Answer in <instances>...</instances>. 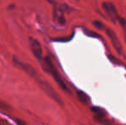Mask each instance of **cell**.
Segmentation results:
<instances>
[{"instance_id": "6da1fadb", "label": "cell", "mask_w": 126, "mask_h": 125, "mask_svg": "<svg viewBox=\"0 0 126 125\" xmlns=\"http://www.w3.org/2000/svg\"><path fill=\"white\" fill-rule=\"evenodd\" d=\"M40 63H41V67L44 69V71L50 74L51 76H52V78L54 79L55 82H57V84H58L63 91H65L66 93H70V89L68 88L66 84L64 83L63 80L62 79L61 75H59L58 69H57L56 67L54 66V64H53L52 61L51 60L50 57H43V59H42Z\"/></svg>"}, {"instance_id": "7a4b0ae2", "label": "cell", "mask_w": 126, "mask_h": 125, "mask_svg": "<svg viewBox=\"0 0 126 125\" xmlns=\"http://www.w3.org/2000/svg\"><path fill=\"white\" fill-rule=\"evenodd\" d=\"M33 79L36 81V82L38 83V85L40 86V88H41L42 90L46 93V94L48 95L50 98H52L53 100H55V101H56L58 104H59L60 105H63V100L61 99L60 96L57 94L56 91L53 89V87H51L48 82H47L46 81L40 79V77H39L38 74H37V75L33 77Z\"/></svg>"}, {"instance_id": "3957f363", "label": "cell", "mask_w": 126, "mask_h": 125, "mask_svg": "<svg viewBox=\"0 0 126 125\" xmlns=\"http://www.w3.org/2000/svg\"><path fill=\"white\" fill-rule=\"evenodd\" d=\"M28 44H29V48L33 55L39 62H40L43 59V51H42L41 45L39 42V40H37L36 39L33 38V37H29Z\"/></svg>"}, {"instance_id": "277c9868", "label": "cell", "mask_w": 126, "mask_h": 125, "mask_svg": "<svg viewBox=\"0 0 126 125\" xmlns=\"http://www.w3.org/2000/svg\"><path fill=\"white\" fill-rule=\"evenodd\" d=\"M102 8L104 10L105 13L106 14V15L111 19V22H116L118 21L119 15H118L117 9L113 3H110V2H104L102 3Z\"/></svg>"}, {"instance_id": "5b68a950", "label": "cell", "mask_w": 126, "mask_h": 125, "mask_svg": "<svg viewBox=\"0 0 126 125\" xmlns=\"http://www.w3.org/2000/svg\"><path fill=\"white\" fill-rule=\"evenodd\" d=\"M13 61H14V63H15L16 66L23 70L27 75H28L30 77L33 78V77L37 75V72H36V70H35V69L33 68L32 65H30L29 63L22 62V61H21L20 59L17 58L16 57H13Z\"/></svg>"}, {"instance_id": "8992f818", "label": "cell", "mask_w": 126, "mask_h": 125, "mask_svg": "<svg viewBox=\"0 0 126 125\" xmlns=\"http://www.w3.org/2000/svg\"><path fill=\"white\" fill-rule=\"evenodd\" d=\"M106 34H107V36L109 37V39L111 40V43H112V45L114 46V48L116 49L118 53L121 54L122 50H123V46H122V44H121V42H120L119 39L117 36V34L110 28L106 29Z\"/></svg>"}, {"instance_id": "52a82bcc", "label": "cell", "mask_w": 126, "mask_h": 125, "mask_svg": "<svg viewBox=\"0 0 126 125\" xmlns=\"http://www.w3.org/2000/svg\"><path fill=\"white\" fill-rule=\"evenodd\" d=\"M54 19L61 25L65 23V18L63 16V10L62 8H56L54 10Z\"/></svg>"}, {"instance_id": "ba28073f", "label": "cell", "mask_w": 126, "mask_h": 125, "mask_svg": "<svg viewBox=\"0 0 126 125\" xmlns=\"http://www.w3.org/2000/svg\"><path fill=\"white\" fill-rule=\"evenodd\" d=\"M76 94H77V98H78V99H79V101L81 102L82 104H84V105H89V104L91 103V98H90V97L88 96L86 93L83 92V91H81V90L77 91Z\"/></svg>"}, {"instance_id": "9c48e42d", "label": "cell", "mask_w": 126, "mask_h": 125, "mask_svg": "<svg viewBox=\"0 0 126 125\" xmlns=\"http://www.w3.org/2000/svg\"><path fill=\"white\" fill-rule=\"evenodd\" d=\"M94 120L95 122L99 123V124H102V125H111V122L108 119L107 115H104V116H94Z\"/></svg>"}, {"instance_id": "30bf717a", "label": "cell", "mask_w": 126, "mask_h": 125, "mask_svg": "<svg viewBox=\"0 0 126 125\" xmlns=\"http://www.w3.org/2000/svg\"><path fill=\"white\" fill-rule=\"evenodd\" d=\"M91 111H93V113L94 114V116H104L106 115V111L103 108L99 106H93L91 107Z\"/></svg>"}, {"instance_id": "8fae6325", "label": "cell", "mask_w": 126, "mask_h": 125, "mask_svg": "<svg viewBox=\"0 0 126 125\" xmlns=\"http://www.w3.org/2000/svg\"><path fill=\"white\" fill-rule=\"evenodd\" d=\"M118 21L119 22L120 25H121L122 28L124 29V32H125V42H126V20L123 17H118Z\"/></svg>"}, {"instance_id": "7c38bea8", "label": "cell", "mask_w": 126, "mask_h": 125, "mask_svg": "<svg viewBox=\"0 0 126 125\" xmlns=\"http://www.w3.org/2000/svg\"><path fill=\"white\" fill-rule=\"evenodd\" d=\"M108 59H109L110 61H111L112 63H114V64L116 65H122V62L119 60L118 58H117V57H115L114 56L111 55V54H109V55L107 56Z\"/></svg>"}, {"instance_id": "4fadbf2b", "label": "cell", "mask_w": 126, "mask_h": 125, "mask_svg": "<svg viewBox=\"0 0 126 125\" xmlns=\"http://www.w3.org/2000/svg\"><path fill=\"white\" fill-rule=\"evenodd\" d=\"M93 25L97 29H100V30H102V29L105 28V25L103 24V22H100V21H94Z\"/></svg>"}, {"instance_id": "5bb4252c", "label": "cell", "mask_w": 126, "mask_h": 125, "mask_svg": "<svg viewBox=\"0 0 126 125\" xmlns=\"http://www.w3.org/2000/svg\"><path fill=\"white\" fill-rule=\"evenodd\" d=\"M84 33H86L88 36H90V37H94V38H100V35L98 33H94V32L89 30V29H84Z\"/></svg>"}, {"instance_id": "9a60e30c", "label": "cell", "mask_w": 126, "mask_h": 125, "mask_svg": "<svg viewBox=\"0 0 126 125\" xmlns=\"http://www.w3.org/2000/svg\"><path fill=\"white\" fill-rule=\"evenodd\" d=\"M14 121H15L16 124L17 125H28L25 121H23L22 119H21V118H17V117H16V118L14 119Z\"/></svg>"}, {"instance_id": "2e32d148", "label": "cell", "mask_w": 126, "mask_h": 125, "mask_svg": "<svg viewBox=\"0 0 126 125\" xmlns=\"http://www.w3.org/2000/svg\"><path fill=\"white\" fill-rule=\"evenodd\" d=\"M0 125H9V124H8V123H7L6 121L3 120V118H1V117H0Z\"/></svg>"}]
</instances>
